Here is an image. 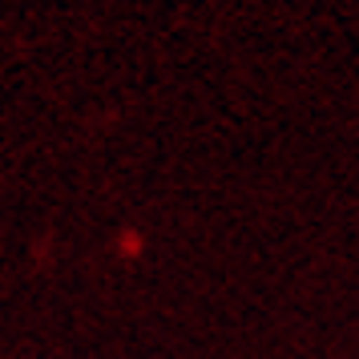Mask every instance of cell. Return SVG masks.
Segmentation results:
<instances>
[]
</instances>
